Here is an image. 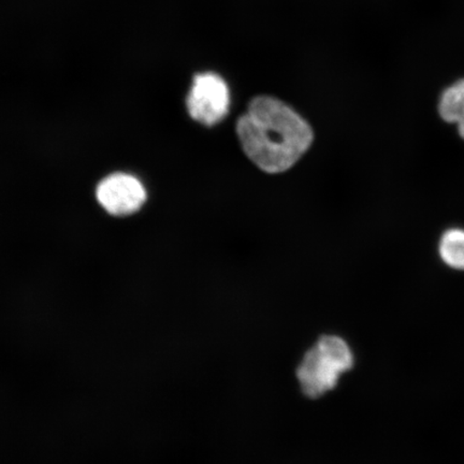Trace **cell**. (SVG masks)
Listing matches in <instances>:
<instances>
[{"label":"cell","instance_id":"8992f818","mask_svg":"<svg viewBox=\"0 0 464 464\" xmlns=\"http://www.w3.org/2000/svg\"><path fill=\"white\" fill-rule=\"evenodd\" d=\"M440 255L450 268L464 270V230L446 231L440 242Z\"/></svg>","mask_w":464,"mask_h":464},{"label":"cell","instance_id":"277c9868","mask_svg":"<svg viewBox=\"0 0 464 464\" xmlns=\"http://www.w3.org/2000/svg\"><path fill=\"white\" fill-rule=\"evenodd\" d=\"M96 195L104 210L116 217L137 212L147 200V191L141 182L126 173H114L103 179Z\"/></svg>","mask_w":464,"mask_h":464},{"label":"cell","instance_id":"5b68a950","mask_svg":"<svg viewBox=\"0 0 464 464\" xmlns=\"http://www.w3.org/2000/svg\"><path fill=\"white\" fill-rule=\"evenodd\" d=\"M440 118L449 123H457L464 114V79L457 81L443 92L440 98Z\"/></svg>","mask_w":464,"mask_h":464},{"label":"cell","instance_id":"52a82bcc","mask_svg":"<svg viewBox=\"0 0 464 464\" xmlns=\"http://www.w3.org/2000/svg\"><path fill=\"white\" fill-rule=\"evenodd\" d=\"M458 130H459L460 136L464 139V114L462 119L458 121Z\"/></svg>","mask_w":464,"mask_h":464},{"label":"cell","instance_id":"3957f363","mask_svg":"<svg viewBox=\"0 0 464 464\" xmlns=\"http://www.w3.org/2000/svg\"><path fill=\"white\" fill-rule=\"evenodd\" d=\"M190 118L212 127L229 113L230 91L219 74L212 72L197 73L187 98Z\"/></svg>","mask_w":464,"mask_h":464},{"label":"cell","instance_id":"6da1fadb","mask_svg":"<svg viewBox=\"0 0 464 464\" xmlns=\"http://www.w3.org/2000/svg\"><path fill=\"white\" fill-rule=\"evenodd\" d=\"M237 135L249 160L271 174L289 170L314 140V132L303 116L270 96L249 102L237 121Z\"/></svg>","mask_w":464,"mask_h":464},{"label":"cell","instance_id":"7a4b0ae2","mask_svg":"<svg viewBox=\"0 0 464 464\" xmlns=\"http://www.w3.org/2000/svg\"><path fill=\"white\" fill-rule=\"evenodd\" d=\"M356 355L343 335H319L306 348L295 368V380L309 400H321L334 392L342 380L355 368Z\"/></svg>","mask_w":464,"mask_h":464}]
</instances>
